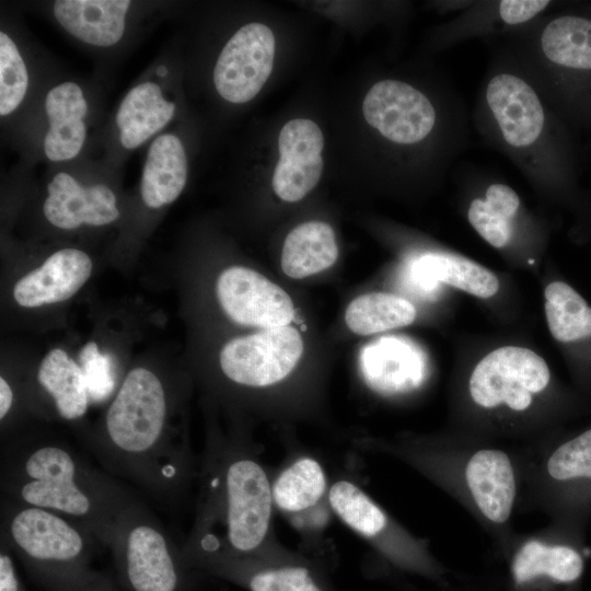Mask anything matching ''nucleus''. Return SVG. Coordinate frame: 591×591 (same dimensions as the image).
I'll list each match as a JSON object with an SVG mask.
<instances>
[{
	"label": "nucleus",
	"mask_w": 591,
	"mask_h": 591,
	"mask_svg": "<svg viewBox=\"0 0 591 591\" xmlns=\"http://www.w3.org/2000/svg\"><path fill=\"white\" fill-rule=\"evenodd\" d=\"M170 398L151 370H130L111 402L91 444L103 470L154 499L172 505L189 476L190 459L170 428Z\"/></svg>",
	"instance_id": "obj_1"
},
{
	"label": "nucleus",
	"mask_w": 591,
	"mask_h": 591,
	"mask_svg": "<svg viewBox=\"0 0 591 591\" xmlns=\"http://www.w3.org/2000/svg\"><path fill=\"white\" fill-rule=\"evenodd\" d=\"M1 496L59 513L108 546L123 510L137 497L65 443L38 441L1 454Z\"/></svg>",
	"instance_id": "obj_2"
},
{
	"label": "nucleus",
	"mask_w": 591,
	"mask_h": 591,
	"mask_svg": "<svg viewBox=\"0 0 591 591\" xmlns=\"http://www.w3.org/2000/svg\"><path fill=\"white\" fill-rule=\"evenodd\" d=\"M1 543L46 591H71L94 571L96 537L50 510L1 499Z\"/></svg>",
	"instance_id": "obj_3"
},
{
	"label": "nucleus",
	"mask_w": 591,
	"mask_h": 591,
	"mask_svg": "<svg viewBox=\"0 0 591 591\" xmlns=\"http://www.w3.org/2000/svg\"><path fill=\"white\" fill-rule=\"evenodd\" d=\"M124 591H189L183 552L138 498L116 520L108 546Z\"/></svg>",
	"instance_id": "obj_4"
},
{
	"label": "nucleus",
	"mask_w": 591,
	"mask_h": 591,
	"mask_svg": "<svg viewBox=\"0 0 591 591\" xmlns=\"http://www.w3.org/2000/svg\"><path fill=\"white\" fill-rule=\"evenodd\" d=\"M220 472L219 485L212 483L219 486V493L212 499H219L217 507L228 549L209 554H250L259 547L268 531L274 500L269 482L262 466L247 457L230 459Z\"/></svg>",
	"instance_id": "obj_5"
},
{
	"label": "nucleus",
	"mask_w": 591,
	"mask_h": 591,
	"mask_svg": "<svg viewBox=\"0 0 591 591\" xmlns=\"http://www.w3.org/2000/svg\"><path fill=\"white\" fill-rule=\"evenodd\" d=\"M549 369L534 351L515 346L500 347L475 367L470 379L472 398L491 408L507 404L511 409L524 410L549 382Z\"/></svg>",
	"instance_id": "obj_6"
},
{
	"label": "nucleus",
	"mask_w": 591,
	"mask_h": 591,
	"mask_svg": "<svg viewBox=\"0 0 591 591\" xmlns=\"http://www.w3.org/2000/svg\"><path fill=\"white\" fill-rule=\"evenodd\" d=\"M302 351V339L296 328H267L227 343L220 352V366L224 375L237 384L267 386L285 379Z\"/></svg>",
	"instance_id": "obj_7"
},
{
	"label": "nucleus",
	"mask_w": 591,
	"mask_h": 591,
	"mask_svg": "<svg viewBox=\"0 0 591 591\" xmlns=\"http://www.w3.org/2000/svg\"><path fill=\"white\" fill-rule=\"evenodd\" d=\"M275 58V36L265 24L241 27L221 50L213 70L218 93L231 103L254 99L269 78Z\"/></svg>",
	"instance_id": "obj_8"
},
{
	"label": "nucleus",
	"mask_w": 591,
	"mask_h": 591,
	"mask_svg": "<svg viewBox=\"0 0 591 591\" xmlns=\"http://www.w3.org/2000/svg\"><path fill=\"white\" fill-rule=\"evenodd\" d=\"M217 294L225 313L243 325L283 327L294 315L290 297L279 286L245 267L225 269L217 281Z\"/></svg>",
	"instance_id": "obj_9"
},
{
	"label": "nucleus",
	"mask_w": 591,
	"mask_h": 591,
	"mask_svg": "<svg viewBox=\"0 0 591 591\" xmlns=\"http://www.w3.org/2000/svg\"><path fill=\"white\" fill-rule=\"evenodd\" d=\"M362 111L367 123L397 143L424 139L436 120L430 101L407 83L384 80L367 93Z\"/></svg>",
	"instance_id": "obj_10"
},
{
	"label": "nucleus",
	"mask_w": 591,
	"mask_h": 591,
	"mask_svg": "<svg viewBox=\"0 0 591 591\" xmlns=\"http://www.w3.org/2000/svg\"><path fill=\"white\" fill-rule=\"evenodd\" d=\"M324 138L311 119L288 121L278 138L279 160L273 175V188L285 201L301 200L318 183Z\"/></svg>",
	"instance_id": "obj_11"
},
{
	"label": "nucleus",
	"mask_w": 591,
	"mask_h": 591,
	"mask_svg": "<svg viewBox=\"0 0 591 591\" xmlns=\"http://www.w3.org/2000/svg\"><path fill=\"white\" fill-rule=\"evenodd\" d=\"M366 383L381 394H396L418 387L426 376L420 349L404 337L386 336L366 345L359 356Z\"/></svg>",
	"instance_id": "obj_12"
},
{
	"label": "nucleus",
	"mask_w": 591,
	"mask_h": 591,
	"mask_svg": "<svg viewBox=\"0 0 591 591\" xmlns=\"http://www.w3.org/2000/svg\"><path fill=\"white\" fill-rule=\"evenodd\" d=\"M47 190L44 215L57 228L72 230L83 223L105 225L119 216L114 193L103 184L83 187L61 172L54 176Z\"/></svg>",
	"instance_id": "obj_13"
},
{
	"label": "nucleus",
	"mask_w": 591,
	"mask_h": 591,
	"mask_svg": "<svg viewBox=\"0 0 591 591\" xmlns=\"http://www.w3.org/2000/svg\"><path fill=\"white\" fill-rule=\"evenodd\" d=\"M91 273L88 254L77 248L60 250L22 277L14 286L13 296L24 308L61 302L76 294Z\"/></svg>",
	"instance_id": "obj_14"
},
{
	"label": "nucleus",
	"mask_w": 591,
	"mask_h": 591,
	"mask_svg": "<svg viewBox=\"0 0 591 591\" xmlns=\"http://www.w3.org/2000/svg\"><path fill=\"white\" fill-rule=\"evenodd\" d=\"M487 101L508 143L524 147L540 136L544 113L532 88L512 74H498L487 86Z\"/></svg>",
	"instance_id": "obj_15"
},
{
	"label": "nucleus",
	"mask_w": 591,
	"mask_h": 591,
	"mask_svg": "<svg viewBox=\"0 0 591 591\" xmlns=\"http://www.w3.org/2000/svg\"><path fill=\"white\" fill-rule=\"evenodd\" d=\"M187 563L235 581L248 591H326L315 573L304 566H253L237 556L223 554L196 555Z\"/></svg>",
	"instance_id": "obj_16"
},
{
	"label": "nucleus",
	"mask_w": 591,
	"mask_h": 591,
	"mask_svg": "<svg viewBox=\"0 0 591 591\" xmlns=\"http://www.w3.org/2000/svg\"><path fill=\"white\" fill-rule=\"evenodd\" d=\"M128 0H59L54 14L72 36L94 46H112L125 32Z\"/></svg>",
	"instance_id": "obj_17"
},
{
	"label": "nucleus",
	"mask_w": 591,
	"mask_h": 591,
	"mask_svg": "<svg viewBox=\"0 0 591 591\" xmlns=\"http://www.w3.org/2000/svg\"><path fill=\"white\" fill-rule=\"evenodd\" d=\"M45 109L49 130L45 137L44 149L51 161L74 158L85 140L88 104L81 88L74 82H63L53 88L46 96Z\"/></svg>",
	"instance_id": "obj_18"
},
{
	"label": "nucleus",
	"mask_w": 591,
	"mask_h": 591,
	"mask_svg": "<svg viewBox=\"0 0 591 591\" xmlns=\"http://www.w3.org/2000/svg\"><path fill=\"white\" fill-rule=\"evenodd\" d=\"M465 475L484 515L497 523L505 522L515 495L513 468L507 454L498 450L478 451L467 463Z\"/></svg>",
	"instance_id": "obj_19"
},
{
	"label": "nucleus",
	"mask_w": 591,
	"mask_h": 591,
	"mask_svg": "<svg viewBox=\"0 0 591 591\" xmlns=\"http://www.w3.org/2000/svg\"><path fill=\"white\" fill-rule=\"evenodd\" d=\"M187 179V158L182 141L173 134L151 143L142 171L141 196L150 208L173 202Z\"/></svg>",
	"instance_id": "obj_20"
},
{
	"label": "nucleus",
	"mask_w": 591,
	"mask_h": 591,
	"mask_svg": "<svg viewBox=\"0 0 591 591\" xmlns=\"http://www.w3.org/2000/svg\"><path fill=\"white\" fill-rule=\"evenodd\" d=\"M409 276L424 290L443 282L483 299L493 297L499 289V281L490 270L452 254L421 256L413 263Z\"/></svg>",
	"instance_id": "obj_21"
},
{
	"label": "nucleus",
	"mask_w": 591,
	"mask_h": 591,
	"mask_svg": "<svg viewBox=\"0 0 591 591\" xmlns=\"http://www.w3.org/2000/svg\"><path fill=\"white\" fill-rule=\"evenodd\" d=\"M174 111V103L163 97L158 84L144 82L132 88L116 114L121 144L139 147L172 119Z\"/></svg>",
	"instance_id": "obj_22"
},
{
	"label": "nucleus",
	"mask_w": 591,
	"mask_h": 591,
	"mask_svg": "<svg viewBox=\"0 0 591 591\" xmlns=\"http://www.w3.org/2000/svg\"><path fill=\"white\" fill-rule=\"evenodd\" d=\"M37 382L53 402L57 415L77 420L88 410L90 396L79 363L61 348L51 349L42 360Z\"/></svg>",
	"instance_id": "obj_23"
},
{
	"label": "nucleus",
	"mask_w": 591,
	"mask_h": 591,
	"mask_svg": "<svg viewBox=\"0 0 591 591\" xmlns=\"http://www.w3.org/2000/svg\"><path fill=\"white\" fill-rule=\"evenodd\" d=\"M338 257L335 233L322 221H309L286 237L281 253L283 273L294 279L329 268Z\"/></svg>",
	"instance_id": "obj_24"
},
{
	"label": "nucleus",
	"mask_w": 591,
	"mask_h": 591,
	"mask_svg": "<svg viewBox=\"0 0 591 591\" xmlns=\"http://www.w3.org/2000/svg\"><path fill=\"white\" fill-rule=\"evenodd\" d=\"M345 317L354 333L370 335L413 323L416 309L402 297L378 292L352 300Z\"/></svg>",
	"instance_id": "obj_25"
},
{
	"label": "nucleus",
	"mask_w": 591,
	"mask_h": 591,
	"mask_svg": "<svg viewBox=\"0 0 591 591\" xmlns=\"http://www.w3.org/2000/svg\"><path fill=\"white\" fill-rule=\"evenodd\" d=\"M583 570V560L578 552L569 546H546L530 541L517 554L512 571L518 583L546 575L560 582L577 580Z\"/></svg>",
	"instance_id": "obj_26"
},
{
	"label": "nucleus",
	"mask_w": 591,
	"mask_h": 591,
	"mask_svg": "<svg viewBox=\"0 0 591 591\" xmlns=\"http://www.w3.org/2000/svg\"><path fill=\"white\" fill-rule=\"evenodd\" d=\"M544 296L548 328L556 340L570 343L591 336V308L576 290L554 281Z\"/></svg>",
	"instance_id": "obj_27"
},
{
	"label": "nucleus",
	"mask_w": 591,
	"mask_h": 591,
	"mask_svg": "<svg viewBox=\"0 0 591 591\" xmlns=\"http://www.w3.org/2000/svg\"><path fill=\"white\" fill-rule=\"evenodd\" d=\"M542 49L555 63L575 69H591V21L561 16L543 31Z\"/></svg>",
	"instance_id": "obj_28"
},
{
	"label": "nucleus",
	"mask_w": 591,
	"mask_h": 591,
	"mask_svg": "<svg viewBox=\"0 0 591 591\" xmlns=\"http://www.w3.org/2000/svg\"><path fill=\"white\" fill-rule=\"evenodd\" d=\"M520 200L507 185L494 184L486 192V200L474 199L468 220L479 235L495 247H503L512 235V219Z\"/></svg>",
	"instance_id": "obj_29"
},
{
	"label": "nucleus",
	"mask_w": 591,
	"mask_h": 591,
	"mask_svg": "<svg viewBox=\"0 0 591 591\" xmlns=\"http://www.w3.org/2000/svg\"><path fill=\"white\" fill-rule=\"evenodd\" d=\"M325 489L326 478L321 465L311 457H302L279 475L271 491L281 510L298 512L314 506Z\"/></svg>",
	"instance_id": "obj_30"
},
{
	"label": "nucleus",
	"mask_w": 591,
	"mask_h": 591,
	"mask_svg": "<svg viewBox=\"0 0 591 591\" xmlns=\"http://www.w3.org/2000/svg\"><path fill=\"white\" fill-rule=\"evenodd\" d=\"M329 502L336 514L362 535L373 536L386 524L384 512L352 483H335L329 490Z\"/></svg>",
	"instance_id": "obj_31"
},
{
	"label": "nucleus",
	"mask_w": 591,
	"mask_h": 591,
	"mask_svg": "<svg viewBox=\"0 0 591 591\" xmlns=\"http://www.w3.org/2000/svg\"><path fill=\"white\" fill-rule=\"evenodd\" d=\"M28 85V74L13 40L0 33V114L12 113L22 103Z\"/></svg>",
	"instance_id": "obj_32"
},
{
	"label": "nucleus",
	"mask_w": 591,
	"mask_h": 591,
	"mask_svg": "<svg viewBox=\"0 0 591 591\" xmlns=\"http://www.w3.org/2000/svg\"><path fill=\"white\" fill-rule=\"evenodd\" d=\"M79 366L90 401L105 402L116 386L114 363L109 355L101 352L94 341H89L80 350Z\"/></svg>",
	"instance_id": "obj_33"
},
{
	"label": "nucleus",
	"mask_w": 591,
	"mask_h": 591,
	"mask_svg": "<svg viewBox=\"0 0 591 591\" xmlns=\"http://www.w3.org/2000/svg\"><path fill=\"white\" fill-rule=\"evenodd\" d=\"M547 470L559 480L591 478V429L560 445L551 455Z\"/></svg>",
	"instance_id": "obj_34"
},
{
	"label": "nucleus",
	"mask_w": 591,
	"mask_h": 591,
	"mask_svg": "<svg viewBox=\"0 0 591 591\" xmlns=\"http://www.w3.org/2000/svg\"><path fill=\"white\" fill-rule=\"evenodd\" d=\"M548 3L546 0H503L500 2L499 13L508 24H519L532 19Z\"/></svg>",
	"instance_id": "obj_35"
},
{
	"label": "nucleus",
	"mask_w": 591,
	"mask_h": 591,
	"mask_svg": "<svg viewBox=\"0 0 591 591\" xmlns=\"http://www.w3.org/2000/svg\"><path fill=\"white\" fill-rule=\"evenodd\" d=\"M0 591H26L14 563L13 553L0 543Z\"/></svg>",
	"instance_id": "obj_36"
},
{
	"label": "nucleus",
	"mask_w": 591,
	"mask_h": 591,
	"mask_svg": "<svg viewBox=\"0 0 591 591\" xmlns=\"http://www.w3.org/2000/svg\"><path fill=\"white\" fill-rule=\"evenodd\" d=\"M71 591H119L115 582L106 575L94 570L91 576Z\"/></svg>",
	"instance_id": "obj_37"
},
{
	"label": "nucleus",
	"mask_w": 591,
	"mask_h": 591,
	"mask_svg": "<svg viewBox=\"0 0 591 591\" xmlns=\"http://www.w3.org/2000/svg\"><path fill=\"white\" fill-rule=\"evenodd\" d=\"M14 392L9 382L0 378V419L3 421L13 408Z\"/></svg>",
	"instance_id": "obj_38"
},
{
	"label": "nucleus",
	"mask_w": 591,
	"mask_h": 591,
	"mask_svg": "<svg viewBox=\"0 0 591 591\" xmlns=\"http://www.w3.org/2000/svg\"><path fill=\"white\" fill-rule=\"evenodd\" d=\"M157 72L159 76H166L167 70L165 67L161 66L160 68H158Z\"/></svg>",
	"instance_id": "obj_39"
}]
</instances>
